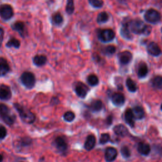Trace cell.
I'll return each instance as SVG.
<instances>
[{
  "instance_id": "cell-1",
  "label": "cell",
  "mask_w": 162,
  "mask_h": 162,
  "mask_svg": "<svg viewBox=\"0 0 162 162\" xmlns=\"http://www.w3.org/2000/svg\"><path fill=\"white\" fill-rule=\"evenodd\" d=\"M129 29L135 34L149 35L152 31V27L147 26L141 20L135 19L129 22Z\"/></svg>"
},
{
  "instance_id": "cell-2",
  "label": "cell",
  "mask_w": 162,
  "mask_h": 162,
  "mask_svg": "<svg viewBox=\"0 0 162 162\" xmlns=\"http://www.w3.org/2000/svg\"><path fill=\"white\" fill-rule=\"evenodd\" d=\"M14 106L16 110L19 111V115L23 122L27 123H32L35 121V117L30 110L18 103H15Z\"/></svg>"
},
{
  "instance_id": "cell-3",
  "label": "cell",
  "mask_w": 162,
  "mask_h": 162,
  "mask_svg": "<svg viewBox=\"0 0 162 162\" xmlns=\"http://www.w3.org/2000/svg\"><path fill=\"white\" fill-rule=\"evenodd\" d=\"M0 118L9 126L12 125L15 120V116L11 113L9 108L4 104H0Z\"/></svg>"
},
{
  "instance_id": "cell-4",
  "label": "cell",
  "mask_w": 162,
  "mask_h": 162,
  "mask_svg": "<svg viewBox=\"0 0 162 162\" xmlns=\"http://www.w3.org/2000/svg\"><path fill=\"white\" fill-rule=\"evenodd\" d=\"M21 81L22 84L28 89H32L35 85V79L34 75L29 72H25L21 76Z\"/></svg>"
},
{
  "instance_id": "cell-5",
  "label": "cell",
  "mask_w": 162,
  "mask_h": 162,
  "mask_svg": "<svg viewBox=\"0 0 162 162\" xmlns=\"http://www.w3.org/2000/svg\"><path fill=\"white\" fill-rule=\"evenodd\" d=\"M144 19L146 22L150 23H156L161 19V15L155 9H149L146 11Z\"/></svg>"
},
{
  "instance_id": "cell-6",
  "label": "cell",
  "mask_w": 162,
  "mask_h": 162,
  "mask_svg": "<svg viewBox=\"0 0 162 162\" xmlns=\"http://www.w3.org/2000/svg\"><path fill=\"white\" fill-rule=\"evenodd\" d=\"M98 38L103 43H108L114 39L115 36V32L111 29H103L98 32Z\"/></svg>"
},
{
  "instance_id": "cell-7",
  "label": "cell",
  "mask_w": 162,
  "mask_h": 162,
  "mask_svg": "<svg viewBox=\"0 0 162 162\" xmlns=\"http://www.w3.org/2000/svg\"><path fill=\"white\" fill-rule=\"evenodd\" d=\"M0 15L4 20H10L14 15V11L9 5H3L0 8Z\"/></svg>"
},
{
  "instance_id": "cell-8",
  "label": "cell",
  "mask_w": 162,
  "mask_h": 162,
  "mask_svg": "<svg viewBox=\"0 0 162 162\" xmlns=\"http://www.w3.org/2000/svg\"><path fill=\"white\" fill-rule=\"evenodd\" d=\"M118 60L122 65H127L132 59V55L130 52L125 51L120 53L118 56Z\"/></svg>"
},
{
  "instance_id": "cell-9",
  "label": "cell",
  "mask_w": 162,
  "mask_h": 162,
  "mask_svg": "<svg viewBox=\"0 0 162 162\" xmlns=\"http://www.w3.org/2000/svg\"><path fill=\"white\" fill-rule=\"evenodd\" d=\"M147 51L149 55L153 56H158L161 53L160 48L156 43L154 42H152L147 45Z\"/></svg>"
},
{
  "instance_id": "cell-10",
  "label": "cell",
  "mask_w": 162,
  "mask_h": 162,
  "mask_svg": "<svg viewBox=\"0 0 162 162\" xmlns=\"http://www.w3.org/2000/svg\"><path fill=\"white\" fill-rule=\"evenodd\" d=\"M117 156V151L115 148L109 147L106 149L105 157L107 162L114 161L116 159Z\"/></svg>"
},
{
  "instance_id": "cell-11",
  "label": "cell",
  "mask_w": 162,
  "mask_h": 162,
  "mask_svg": "<svg viewBox=\"0 0 162 162\" xmlns=\"http://www.w3.org/2000/svg\"><path fill=\"white\" fill-rule=\"evenodd\" d=\"M11 97V92L8 86L2 85L0 86V99L2 100H9Z\"/></svg>"
},
{
  "instance_id": "cell-12",
  "label": "cell",
  "mask_w": 162,
  "mask_h": 162,
  "mask_svg": "<svg viewBox=\"0 0 162 162\" xmlns=\"http://www.w3.org/2000/svg\"><path fill=\"white\" fill-rule=\"evenodd\" d=\"M55 145L57 148L58 150L60 152H65L67 149V144L64 138L61 137H58V138L55 141Z\"/></svg>"
},
{
  "instance_id": "cell-13",
  "label": "cell",
  "mask_w": 162,
  "mask_h": 162,
  "mask_svg": "<svg viewBox=\"0 0 162 162\" xmlns=\"http://www.w3.org/2000/svg\"><path fill=\"white\" fill-rule=\"evenodd\" d=\"M75 91H76L77 95L79 97L81 98H84L86 96L87 93H88V88H87V86L84 84L79 83L76 86V88H75Z\"/></svg>"
},
{
  "instance_id": "cell-14",
  "label": "cell",
  "mask_w": 162,
  "mask_h": 162,
  "mask_svg": "<svg viewBox=\"0 0 162 162\" xmlns=\"http://www.w3.org/2000/svg\"><path fill=\"white\" fill-rule=\"evenodd\" d=\"M111 101L115 106H120L125 103V97L121 93H115L111 96Z\"/></svg>"
},
{
  "instance_id": "cell-15",
  "label": "cell",
  "mask_w": 162,
  "mask_h": 162,
  "mask_svg": "<svg viewBox=\"0 0 162 162\" xmlns=\"http://www.w3.org/2000/svg\"><path fill=\"white\" fill-rule=\"evenodd\" d=\"M124 118H125L126 122L131 127H134V116L132 112V110L129 108L126 110L125 114H124Z\"/></svg>"
},
{
  "instance_id": "cell-16",
  "label": "cell",
  "mask_w": 162,
  "mask_h": 162,
  "mask_svg": "<svg viewBox=\"0 0 162 162\" xmlns=\"http://www.w3.org/2000/svg\"><path fill=\"white\" fill-rule=\"evenodd\" d=\"M10 71V67L7 61L4 58H0V76H4Z\"/></svg>"
},
{
  "instance_id": "cell-17",
  "label": "cell",
  "mask_w": 162,
  "mask_h": 162,
  "mask_svg": "<svg viewBox=\"0 0 162 162\" xmlns=\"http://www.w3.org/2000/svg\"><path fill=\"white\" fill-rule=\"evenodd\" d=\"M96 144V138L93 135H89L87 138L84 144V147L87 151H90L93 149Z\"/></svg>"
},
{
  "instance_id": "cell-18",
  "label": "cell",
  "mask_w": 162,
  "mask_h": 162,
  "mask_svg": "<svg viewBox=\"0 0 162 162\" xmlns=\"http://www.w3.org/2000/svg\"><path fill=\"white\" fill-rule=\"evenodd\" d=\"M129 22H126L123 24L122 27L121 29V35L123 37V38L130 39L132 38V35L129 31Z\"/></svg>"
},
{
  "instance_id": "cell-19",
  "label": "cell",
  "mask_w": 162,
  "mask_h": 162,
  "mask_svg": "<svg viewBox=\"0 0 162 162\" xmlns=\"http://www.w3.org/2000/svg\"><path fill=\"white\" fill-rule=\"evenodd\" d=\"M138 150L140 154L146 156L148 155L149 153H150L151 148L148 144L145 143H140L138 144Z\"/></svg>"
},
{
  "instance_id": "cell-20",
  "label": "cell",
  "mask_w": 162,
  "mask_h": 162,
  "mask_svg": "<svg viewBox=\"0 0 162 162\" xmlns=\"http://www.w3.org/2000/svg\"><path fill=\"white\" fill-rule=\"evenodd\" d=\"M114 131L117 135H118L119 136H122V137L126 136L128 134L127 129L123 125H122V124L116 126L114 128Z\"/></svg>"
},
{
  "instance_id": "cell-21",
  "label": "cell",
  "mask_w": 162,
  "mask_h": 162,
  "mask_svg": "<svg viewBox=\"0 0 162 162\" xmlns=\"http://www.w3.org/2000/svg\"><path fill=\"white\" fill-rule=\"evenodd\" d=\"M134 118L136 119H142L144 116V111L141 106H135L132 110Z\"/></svg>"
},
{
  "instance_id": "cell-22",
  "label": "cell",
  "mask_w": 162,
  "mask_h": 162,
  "mask_svg": "<svg viewBox=\"0 0 162 162\" xmlns=\"http://www.w3.org/2000/svg\"><path fill=\"white\" fill-rule=\"evenodd\" d=\"M34 64L37 66H43L47 61V58L44 55H37L33 59Z\"/></svg>"
},
{
  "instance_id": "cell-23",
  "label": "cell",
  "mask_w": 162,
  "mask_h": 162,
  "mask_svg": "<svg viewBox=\"0 0 162 162\" xmlns=\"http://www.w3.org/2000/svg\"><path fill=\"white\" fill-rule=\"evenodd\" d=\"M25 28V25L22 22H17L12 26V29L18 32L22 36H23Z\"/></svg>"
},
{
  "instance_id": "cell-24",
  "label": "cell",
  "mask_w": 162,
  "mask_h": 162,
  "mask_svg": "<svg viewBox=\"0 0 162 162\" xmlns=\"http://www.w3.org/2000/svg\"><path fill=\"white\" fill-rule=\"evenodd\" d=\"M148 73V69L145 64H141L138 70V76L139 78L145 77Z\"/></svg>"
},
{
  "instance_id": "cell-25",
  "label": "cell",
  "mask_w": 162,
  "mask_h": 162,
  "mask_svg": "<svg viewBox=\"0 0 162 162\" xmlns=\"http://www.w3.org/2000/svg\"><path fill=\"white\" fill-rule=\"evenodd\" d=\"M103 103L100 100H94L93 101L91 105L90 108L93 111H99L102 109Z\"/></svg>"
},
{
  "instance_id": "cell-26",
  "label": "cell",
  "mask_w": 162,
  "mask_h": 162,
  "mask_svg": "<svg viewBox=\"0 0 162 162\" xmlns=\"http://www.w3.org/2000/svg\"><path fill=\"white\" fill-rule=\"evenodd\" d=\"M108 19H109L108 14L106 13V12L103 11L101 12V13L98 15L97 22L99 23H103L106 22L108 20Z\"/></svg>"
},
{
  "instance_id": "cell-27",
  "label": "cell",
  "mask_w": 162,
  "mask_h": 162,
  "mask_svg": "<svg viewBox=\"0 0 162 162\" xmlns=\"http://www.w3.org/2000/svg\"><path fill=\"white\" fill-rule=\"evenodd\" d=\"M126 86L128 90L131 92L134 93L137 91V85L135 82L132 81L131 79H128L126 81Z\"/></svg>"
},
{
  "instance_id": "cell-28",
  "label": "cell",
  "mask_w": 162,
  "mask_h": 162,
  "mask_svg": "<svg viewBox=\"0 0 162 162\" xmlns=\"http://www.w3.org/2000/svg\"><path fill=\"white\" fill-rule=\"evenodd\" d=\"M152 85L155 88L160 89L162 88V77L161 76H156L152 80Z\"/></svg>"
},
{
  "instance_id": "cell-29",
  "label": "cell",
  "mask_w": 162,
  "mask_h": 162,
  "mask_svg": "<svg viewBox=\"0 0 162 162\" xmlns=\"http://www.w3.org/2000/svg\"><path fill=\"white\" fill-rule=\"evenodd\" d=\"M20 46V41L15 39V38H11L9 40V41L6 44V46L8 48H11V47H14L15 48H19Z\"/></svg>"
},
{
  "instance_id": "cell-30",
  "label": "cell",
  "mask_w": 162,
  "mask_h": 162,
  "mask_svg": "<svg viewBox=\"0 0 162 162\" xmlns=\"http://www.w3.org/2000/svg\"><path fill=\"white\" fill-rule=\"evenodd\" d=\"M88 82L91 86H95L98 84L99 79L98 77L94 74H91L88 77Z\"/></svg>"
},
{
  "instance_id": "cell-31",
  "label": "cell",
  "mask_w": 162,
  "mask_h": 162,
  "mask_svg": "<svg viewBox=\"0 0 162 162\" xmlns=\"http://www.w3.org/2000/svg\"><path fill=\"white\" fill-rule=\"evenodd\" d=\"M66 11L69 15H71L74 11V3L73 0H67V3L66 6Z\"/></svg>"
},
{
  "instance_id": "cell-32",
  "label": "cell",
  "mask_w": 162,
  "mask_h": 162,
  "mask_svg": "<svg viewBox=\"0 0 162 162\" xmlns=\"http://www.w3.org/2000/svg\"><path fill=\"white\" fill-rule=\"evenodd\" d=\"M116 52V48L114 46H108L105 48L104 53L105 55L110 56L114 55Z\"/></svg>"
},
{
  "instance_id": "cell-33",
  "label": "cell",
  "mask_w": 162,
  "mask_h": 162,
  "mask_svg": "<svg viewBox=\"0 0 162 162\" xmlns=\"http://www.w3.org/2000/svg\"><path fill=\"white\" fill-rule=\"evenodd\" d=\"M53 22L56 25H59L63 22V17L60 13H56L53 16Z\"/></svg>"
},
{
  "instance_id": "cell-34",
  "label": "cell",
  "mask_w": 162,
  "mask_h": 162,
  "mask_svg": "<svg viewBox=\"0 0 162 162\" xmlns=\"http://www.w3.org/2000/svg\"><path fill=\"white\" fill-rule=\"evenodd\" d=\"M64 118L67 122H72L75 118V114L72 111H67L64 114Z\"/></svg>"
},
{
  "instance_id": "cell-35",
  "label": "cell",
  "mask_w": 162,
  "mask_h": 162,
  "mask_svg": "<svg viewBox=\"0 0 162 162\" xmlns=\"http://www.w3.org/2000/svg\"><path fill=\"white\" fill-rule=\"evenodd\" d=\"M121 155L123 156L124 158H129L131 156V152L130 149H129L128 147L127 146H123L121 148Z\"/></svg>"
},
{
  "instance_id": "cell-36",
  "label": "cell",
  "mask_w": 162,
  "mask_h": 162,
  "mask_svg": "<svg viewBox=\"0 0 162 162\" xmlns=\"http://www.w3.org/2000/svg\"><path fill=\"white\" fill-rule=\"evenodd\" d=\"M89 2L94 8H101L103 5L102 0H89Z\"/></svg>"
},
{
  "instance_id": "cell-37",
  "label": "cell",
  "mask_w": 162,
  "mask_h": 162,
  "mask_svg": "<svg viewBox=\"0 0 162 162\" xmlns=\"http://www.w3.org/2000/svg\"><path fill=\"white\" fill-rule=\"evenodd\" d=\"M110 140V135L108 134H102L101 135L100 139H99V143L102 144H106Z\"/></svg>"
},
{
  "instance_id": "cell-38",
  "label": "cell",
  "mask_w": 162,
  "mask_h": 162,
  "mask_svg": "<svg viewBox=\"0 0 162 162\" xmlns=\"http://www.w3.org/2000/svg\"><path fill=\"white\" fill-rule=\"evenodd\" d=\"M7 134V131L3 126H0V139H3Z\"/></svg>"
},
{
  "instance_id": "cell-39",
  "label": "cell",
  "mask_w": 162,
  "mask_h": 162,
  "mask_svg": "<svg viewBox=\"0 0 162 162\" xmlns=\"http://www.w3.org/2000/svg\"><path fill=\"white\" fill-rule=\"evenodd\" d=\"M3 35H4V31L3 29L0 28V47H1L3 41Z\"/></svg>"
},
{
  "instance_id": "cell-40",
  "label": "cell",
  "mask_w": 162,
  "mask_h": 162,
  "mask_svg": "<svg viewBox=\"0 0 162 162\" xmlns=\"http://www.w3.org/2000/svg\"><path fill=\"white\" fill-rule=\"evenodd\" d=\"M53 105H55V102H56V104H58V102H59L58 99L56 98H53L52 99V103H53Z\"/></svg>"
},
{
  "instance_id": "cell-41",
  "label": "cell",
  "mask_w": 162,
  "mask_h": 162,
  "mask_svg": "<svg viewBox=\"0 0 162 162\" xmlns=\"http://www.w3.org/2000/svg\"><path fill=\"white\" fill-rule=\"evenodd\" d=\"M107 123H108V125H110V124L112 123V117L111 116H110L108 117Z\"/></svg>"
},
{
  "instance_id": "cell-42",
  "label": "cell",
  "mask_w": 162,
  "mask_h": 162,
  "mask_svg": "<svg viewBox=\"0 0 162 162\" xmlns=\"http://www.w3.org/2000/svg\"><path fill=\"white\" fill-rule=\"evenodd\" d=\"M3 160V156H2V155H0V162H2Z\"/></svg>"
},
{
  "instance_id": "cell-43",
  "label": "cell",
  "mask_w": 162,
  "mask_h": 162,
  "mask_svg": "<svg viewBox=\"0 0 162 162\" xmlns=\"http://www.w3.org/2000/svg\"><path fill=\"white\" fill-rule=\"evenodd\" d=\"M161 110H162V103H161Z\"/></svg>"
},
{
  "instance_id": "cell-44",
  "label": "cell",
  "mask_w": 162,
  "mask_h": 162,
  "mask_svg": "<svg viewBox=\"0 0 162 162\" xmlns=\"http://www.w3.org/2000/svg\"><path fill=\"white\" fill-rule=\"evenodd\" d=\"M161 31H162V29H161Z\"/></svg>"
}]
</instances>
